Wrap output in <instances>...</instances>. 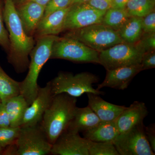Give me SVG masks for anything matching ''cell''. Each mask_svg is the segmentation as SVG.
<instances>
[{
  "mask_svg": "<svg viewBox=\"0 0 155 155\" xmlns=\"http://www.w3.org/2000/svg\"><path fill=\"white\" fill-rule=\"evenodd\" d=\"M15 7L25 33L33 37L38 25L43 17L45 6L34 1H28Z\"/></svg>",
  "mask_w": 155,
  "mask_h": 155,
  "instance_id": "14",
  "label": "cell"
},
{
  "mask_svg": "<svg viewBox=\"0 0 155 155\" xmlns=\"http://www.w3.org/2000/svg\"><path fill=\"white\" fill-rule=\"evenodd\" d=\"M130 17L125 9L111 8L106 11L102 24L118 31Z\"/></svg>",
  "mask_w": 155,
  "mask_h": 155,
  "instance_id": "23",
  "label": "cell"
},
{
  "mask_svg": "<svg viewBox=\"0 0 155 155\" xmlns=\"http://www.w3.org/2000/svg\"><path fill=\"white\" fill-rule=\"evenodd\" d=\"M113 0H90L87 4L97 10L107 11L112 7Z\"/></svg>",
  "mask_w": 155,
  "mask_h": 155,
  "instance_id": "32",
  "label": "cell"
},
{
  "mask_svg": "<svg viewBox=\"0 0 155 155\" xmlns=\"http://www.w3.org/2000/svg\"><path fill=\"white\" fill-rule=\"evenodd\" d=\"M123 42L134 45L139 40L143 34L141 17H131L117 31Z\"/></svg>",
  "mask_w": 155,
  "mask_h": 155,
  "instance_id": "21",
  "label": "cell"
},
{
  "mask_svg": "<svg viewBox=\"0 0 155 155\" xmlns=\"http://www.w3.org/2000/svg\"><path fill=\"white\" fill-rule=\"evenodd\" d=\"M143 122L125 133L120 134L113 141L119 155H154L146 137Z\"/></svg>",
  "mask_w": 155,
  "mask_h": 155,
  "instance_id": "9",
  "label": "cell"
},
{
  "mask_svg": "<svg viewBox=\"0 0 155 155\" xmlns=\"http://www.w3.org/2000/svg\"><path fill=\"white\" fill-rule=\"evenodd\" d=\"M155 0H129L125 11L130 17H143L155 10Z\"/></svg>",
  "mask_w": 155,
  "mask_h": 155,
  "instance_id": "24",
  "label": "cell"
},
{
  "mask_svg": "<svg viewBox=\"0 0 155 155\" xmlns=\"http://www.w3.org/2000/svg\"><path fill=\"white\" fill-rule=\"evenodd\" d=\"M141 71L140 64L107 70L104 79L98 85L97 89L110 87L124 90L127 88L134 78Z\"/></svg>",
  "mask_w": 155,
  "mask_h": 155,
  "instance_id": "13",
  "label": "cell"
},
{
  "mask_svg": "<svg viewBox=\"0 0 155 155\" xmlns=\"http://www.w3.org/2000/svg\"><path fill=\"white\" fill-rule=\"evenodd\" d=\"M129 0H113L111 8L125 9Z\"/></svg>",
  "mask_w": 155,
  "mask_h": 155,
  "instance_id": "36",
  "label": "cell"
},
{
  "mask_svg": "<svg viewBox=\"0 0 155 155\" xmlns=\"http://www.w3.org/2000/svg\"><path fill=\"white\" fill-rule=\"evenodd\" d=\"M77 101V98L66 93L53 96L40 123L52 144L67 130L75 114Z\"/></svg>",
  "mask_w": 155,
  "mask_h": 155,
  "instance_id": "2",
  "label": "cell"
},
{
  "mask_svg": "<svg viewBox=\"0 0 155 155\" xmlns=\"http://www.w3.org/2000/svg\"><path fill=\"white\" fill-rule=\"evenodd\" d=\"M53 97L50 81L44 87H39L37 95L26 109L20 127L34 126L40 124Z\"/></svg>",
  "mask_w": 155,
  "mask_h": 155,
  "instance_id": "12",
  "label": "cell"
},
{
  "mask_svg": "<svg viewBox=\"0 0 155 155\" xmlns=\"http://www.w3.org/2000/svg\"><path fill=\"white\" fill-rule=\"evenodd\" d=\"M69 7L54 11L43 17L38 25L34 35L37 38L46 35H57L64 31V23Z\"/></svg>",
  "mask_w": 155,
  "mask_h": 155,
  "instance_id": "16",
  "label": "cell"
},
{
  "mask_svg": "<svg viewBox=\"0 0 155 155\" xmlns=\"http://www.w3.org/2000/svg\"><path fill=\"white\" fill-rule=\"evenodd\" d=\"M148 114V111L144 103L137 101L134 102L115 120L119 133H125L143 123Z\"/></svg>",
  "mask_w": 155,
  "mask_h": 155,
  "instance_id": "15",
  "label": "cell"
},
{
  "mask_svg": "<svg viewBox=\"0 0 155 155\" xmlns=\"http://www.w3.org/2000/svg\"><path fill=\"white\" fill-rule=\"evenodd\" d=\"M90 140L80 136L79 132L65 130L52 145L51 154L89 155Z\"/></svg>",
  "mask_w": 155,
  "mask_h": 155,
  "instance_id": "11",
  "label": "cell"
},
{
  "mask_svg": "<svg viewBox=\"0 0 155 155\" xmlns=\"http://www.w3.org/2000/svg\"><path fill=\"white\" fill-rule=\"evenodd\" d=\"M3 103V102H2ZM10 121V126L20 127L28 104L22 95L12 97L4 103Z\"/></svg>",
  "mask_w": 155,
  "mask_h": 155,
  "instance_id": "20",
  "label": "cell"
},
{
  "mask_svg": "<svg viewBox=\"0 0 155 155\" xmlns=\"http://www.w3.org/2000/svg\"><path fill=\"white\" fill-rule=\"evenodd\" d=\"M15 143L5 148L3 155H17V147Z\"/></svg>",
  "mask_w": 155,
  "mask_h": 155,
  "instance_id": "35",
  "label": "cell"
},
{
  "mask_svg": "<svg viewBox=\"0 0 155 155\" xmlns=\"http://www.w3.org/2000/svg\"><path fill=\"white\" fill-rule=\"evenodd\" d=\"M134 45L143 54L155 51V32L143 33L139 40Z\"/></svg>",
  "mask_w": 155,
  "mask_h": 155,
  "instance_id": "27",
  "label": "cell"
},
{
  "mask_svg": "<svg viewBox=\"0 0 155 155\" xmlns=\"http://www.w3.org/2000/svg\"><path fill=\"white\" fill-rule=\"evenodd\" d=\"M29 1H34V2H36L42 5L45 7L47 4L49 2L50 0H29Z\"/></svg>",
  "mask_w": 155,
  "mask_h": 155,
  "instance_id": "38",
  "label": "cell"
},
{
  "mask_svg": "<svg viewBox=\"0 0 155 155\" xmlns=\"http://www.w3.org/2000/svg\"><path fill=\"white\" fill-rule=\"evenodd\" d=\"M0 46L8 54L10 49V41L8 33L4 25L3 7L2 0H0Z\"/></svg>",
  "mask_w": 155,
  "mask_h": 155,
  "instance_id": "28",
  "label": "cell"
},
{
  "mask_svg": "<svg viewBox=\"0 0 155 155\" xmlns=\"http://www.w3.org/2000/svg\"><path fill=\"white\" fill-rule=\"evenodd\" d=\"M57 35H46L37 38L36 44L31 52L28 71L20 82V94L30 105L36 97L39 88L38 79L43 67L49 60L53 43Z\"/></svg>",
  "mask_w": 155,
  "mask_h": 155,
  "instance_id": "3",
  "label": "cell"
},
{
  "mask_svg": "<svg viewBox=\"0 0 155 155\" xmlns=\"http://www.w3.org/2000/svg\"><path fill=\"white\" fill-rule=\"evenodd\" d=\"M64 37L78 41L99 52L123 42L117 31L102 23L67 31Z\"/></svg>",
  "mask_w": 155,
  "mask_h": 155,
  "instance_id": "5",
  "label": "cell"
},
{
  "mask_svg": "<svg viewBox=\"0 0 155 155\" xmlns=\"http://www.w3.org/2000/svg\"><path fill=\"white\" fill-rule=\"evenodd\" d=\"M106 12L97 10L87 3L70 5L64 23V31L75 30L102 23Z\"/></svg>",
  "mask_w": 155,
  "mask_h": 155,
  "instance_id": "10",
  "label": "cell"
},
{
  "mask_svg": "<svg viewBox=\"0 0 155 155\" xmlns=\"http://www.w3.org/2000/svg\"><path fill=\"white\" fill-rule=\"evenodd\" d=\"M83 132L84 138L97 142H113L120 134L115 121H101L98 125Z\"/></svg>",
  "mask_w": 155,
  "mask_h": 155,
  "instance_id": "19",
  "label": "cell"
},
{
  "mask_svg": "<svg viewBox=\"0 0 155 155\" xmlns=\"http://www.w3.org/2000/svg\"><path fill=\"white\" fill-rule=\"evenodd\" d=\"M90 0H71L70 5H75V4H83V3H87Z\"/></svg>",
  "mask_w": 155,
  "mask_h": 155,
  "instance_id": "37",
  "label": "cell"
},
{
  "mask_svg": "<svg viewBox=\"0 0 155 155\" xmlns=\"http://www.w3.org/2000/svg\"><path fill=\"white\" fill-rule=\"evenodd\" d=\"M12 1H13L15 6H17L22 5V4L28 2L29 0H12Z\"/></svg>",
  "mask_w": 155,
  "mask_h": 155,
  "instance_id": "39",
  "label": "cell"
},
{
  "mask_svg": "<svg viewBox=\"0 0 155 155\" xmlns=\"http://www.w3.org/2000/svg\"><path fill=\"white\" fill-rule=\"evenodd\" d=\"M15 143L17 155L50 154L52 147L40 124L20 127Z\"/></svg>",
  "mask_w": 155,
  "mask_h": 155,
  "instance_id": "7",
  "label": "cell"
},
{
  "mask_svg": "<svg viewBox=\"0 0 155 155\" xmlns=\"http://www.w3.org/2000/svg\"><path fill=\"white\" fill-rule=\"evenodd\" d=\"M143 54L134 45L122 42L100 51V64L107 70L138 65Z\"/></svg>",
  "mask_w": 155,
  "mask_h": 155,
  "instance_id": "8",
  "label": "cell"
},
{
  "mask_svg": "<svg viewBox=\"0 0 155 155\" xmlns=\"http://www.w3.org/2000/svg\"><path fill=\"white\" fill-rule=\"evenodd\" d=\"M101 122L96 114L88 106L85 107H77L67 130L84 132L91 129Z\"/></svg>",
  "mask_w": 155,
  "mask_h": 155,
  "instance_id": "18",
  "label": "cell"
},
{
  "mask_svg": "<svg viewBox=\"0 0 155 155\" xmlns=\"http://www.w3.org/2000/svg\"><path fill=\"white\" fill-rule=\"evenodd\" d=\"M10 126V121L4 103H0V127Z\"/></svg>",
  "mask_w": 155,
  "mask_h": 155,
  "instance_id": "34",
  "label": "cell"
},
{
  "mask_svg": "<svg viewBox=\"0 0 155 155\" xmlns=\"http://www.w3.org/2000/svg\"><path fill=\"white\" fill-rule=\"evenodd\" d=\"M3 18L8 33L10 49L8 60L16 72L22 73L28 69V56L35 45L33 37L26 34L12 0H5Z\"/></svg>",
  "mask_w": 155,
  "mask_h": 155,
  "instance_id": "1",
  "label": "cell"
},
{
  "mask_svg": "<svg viewBox=\"0 0 155 155\" xmlns=\"http://www.w3.org/2000/svg\"><path fill=\"white\" fill-rule=\"evenodd\" d=\"M99 52L81 42L58 36L52 47L50 59H63L77 63L100 64Z\"/></svg>",
  "mask_w": 155,
  "mask_h": 155,
  "instance_id": "6",
  "label": "cell"
},
{
  "mask_svg": "<svg viewBox=\"0 0 155 155\" xmlns=\"http://www.w3.org/2000/svg\"><path fill=\"white\" fill-rule=\"evenodd\" d=\"M1 102H2V101H1V98H0V103H1Z\"/></svg>",
  "mask_w": 155,
  "mask_h": 155,
  "instance_id": "41",
  "label": "cell"
},
{
  "mask_svg": "<svg viewBox=\"0 0 155 155\" xmlns=\"http://www.w3.org/2000/svg\"><path fill=\"white\" fill-rule=\"evenodd\" d=\"M20 127H0V147H6L16 142L19 136Z\"/></svg>",
  "mask_w": 155,
  "mask_h": 155,
  "instance_id": "26",
  "label": "cell"
},
{
  "mask_svg": "<svg viewBox=\"0 0 155 155\" xmlns=\"http://www.w3.org/2000/svg\"><path fill=\"white\" fill-rule=\"evenodd\" d=\"M20 94V82L14 80L0 65V98L4 103L12 97Z\"/></svg>",
  "mask_w": 155,
  "mask_h": 155,
  "instance_id": "22",
  "label": "cell"
},
{
  "mask_svg": "<svg viewBox=\"0 0 155 155\" xmlns=\"http://www.w3.org/2000/svg\"><path fill=\"white\" fill-rule=\"evenodd\" d=\"M141 71L155 67V51L147 52L143 54L140 62Z\"/></svg>",
  "mask_w": 155,
  "mask_h": 155,
  "instance_id": "31",
  "label": "cell"
},
{
  "mask_svg": "<svg viewBox=\"0 0 155 155\" xmlns=\"http://www.w3.org/2000/svg\"><path fill=\"white\" fill-rule=\"evenodd\" d=\"M98 81L97 76L90 72L74 74L71 72H61L49 81L53 96L66 93L77 98L85 93L104 95V93L93 86L94 84Z\"/></svg>",
  "mask_w": 155,
  "mask_h": 155,
  "instance_id": "4",
  "label": "cell"
},
{
  "mask_svg": "<svg viewBox=\"0 0 155 155\" xmlns=\"http://www.w3.org/2000/svg\"><path fill=\"white\" fill-rule=\"evenodd\" d=\"M141 18L142 26L143 33L155 32V10Z\"/></svg>",
  "mask_w": 155,
  "mask_h": 155,
  "instance_id": "30",
  "label": "cell"
},
{
  "mask_svg": "<svg viewBox=\"0 0 155 155\" xmlns=\"http://www.w3.org/2000/svg\"><path fill=\"white\" fill-rule=\"evenodd\" d=\"M145 134L151 148L154 153L155 152V124L144 126Z\"/></svg>",
  "mask_w": 155,
  "mask_h": 155,
  "instance_id": "33",
  "label": "cell"
},
{
  "mask_svg": "<svg viewBox=\"0 0 155 155\" xmlns=\"http://www.w3.org/2000/svg\"><path fill=\"white\" fill-rule=\"evenodd\" d=\"M71 0H50L45 7L43 17L50 13L66 8L70 6Z\"/></svg>",
  "mask_w": 155,
  "mask_h": 155,
  "instance_id": "29",
  "label": "cell"
},
{
  "mask_svg": "<svg viewBox=\"0 0 155 155\" xmlns=\"http://www.w3.org/2000/svg\"><path fill=\"white\" fill-rule=\"evenodd\" d=\"M4 149H5V148H3L2 147H0V155L3 154V152H4Z\"/></svg>",
  "mask_w": 155,
  "mask_h": 155,
  "instance_id": "40",
  "label": "cell"
},
{
  "mask_svg": "<svg viewBox=\"0 0 155 155\" xmlns=\"http://www.w3.org/2000/svg\"><path fill=\"white\" fill-rule=\"evenodd\" d=\"M88 106L102 122L114 121L127 107L111 104L103 99L99 95L87 93Z\"/></svg>",
  "mask_w": 155,
  "mask_h": 155,
  "instance_id": "17",
  "label": "cell"
},
{
  "mask_svg": "<svg viewBox=\"0 0 155 155\" xmlns=\"http://www.w3.org/2000/svg\"><path fill=\"white\" fill-rule=\"evenodd\" d=\"M89 155H119L113 142L90 140Z\"/></svg>",
  "mask_w": 155,
  "mask_h": 155,
  "instance_id": "25",
  "label": "cell"
}]
</instances>
